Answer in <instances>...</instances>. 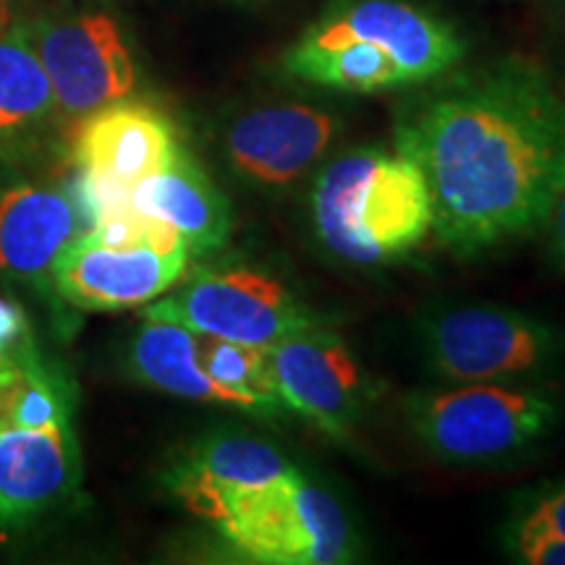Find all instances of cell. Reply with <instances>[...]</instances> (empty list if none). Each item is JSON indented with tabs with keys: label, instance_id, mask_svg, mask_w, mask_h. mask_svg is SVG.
<instances>
[{
	"label": "cell",
	"instance_id": "obj_13",
	"mask_svg": "<svg viewBox=\"0 0 565 565\" xmlns=\"http://www.w3.org/2000/svg\"><path fill=\"white\" fill-rule=\"evenodd\" d=\"M82 448L74 422L0 429V532H24L79 490Z\"/></svg>",
	"mask_w": 565,
	"mask_h": 565
},
{
	"label": "cell",
	"instance_id": "obj_14",
	"mask_svg": "<svg viewBox=\"0 0 565 565\" xmlns=\"http://www.w3.org/2000/svg\"><path fill=\"white\" fill-rule=\"evenodd\" d=\"M288 469V458L263 437L212 433L175 458L166 471V487L189 513L215 526L238 500Z\"/></svg>",
	"mask_w": 565,
	"mask_h": 565
},
{
	"label": "cell",
	"instance_id": "obj_25",
	"mask_svg": "<svg viewBox=\"0 0 565 565\" xmlns=\"http://www.w3.org/2000/svg\"><path fill=\"white\" fill-rule=\"evenodd\" d=\"M561 3H565V0H561Z\"/></svg>",
	"mask_w": 565,
	"mask_h": 565
},
{
	"label": "cell",
	"instance_id": "obj_7",
	"mask_svg": "<svg viewBox=\"0 0 565 565\" xmlns=\"http://www.w3.org/2000/svg\"><path fill=\"white\" fill-rule=\"evenodd\" d=\"M424 351L454 383H511L553 370L565 343L547 322L519 309L466 303L424 322Z\"/></svg>",
	"mask_w": 565,
	"mask_h": 565
},
{
	"label": "cell",
	"instance_id": "obj_12",
	"mask_svg": "<svg viewBox=\"0 0 565 565\" xmlns=\"http://www.w3.org/2000/svg\"><path fill=\"white\" fill-rule=\"evenodd\" d=\"M189 252H160L152 246H103L79 236L53 267V291L84 312H121L145 307L179 286Z\"/></svg>",
	"mask_w": 565,
	"mask_h": 565
},
{
	"label": "cell",
	"instance_id": "obj_19",
	"mask_svg": "<svg viewBox=\"0 0 565 565\" xmlns=\"http://www.w3.org/2000/svg\"><path fill=\"white\" fill-rule=\"evenodd\" d=\"M76 387L40 351L0 364V429H42L74 422Z\"/></svg>",
	"mask_w": 565,
	"mask_h": 565
},
{
	"label": "cell",
	"instance_id": "obj_15",
	"mask_svg": "<svg viewBox=\"0 0 565 565\" xmlns=\"http://www.w3.org/2000/svg\"><path fill=\"white\" fill-rule=\"evenodd\" d=\"M89 228L74 192L42 183L0 189V273L38 291L53 288V267Z\"/></svg>",
	"mask_w": 565,
	"mask_h": 565
},
{
	"label": "cell",
	"instance_id": "obj_5",
	"mask_svg": "<svg viewBox=\"0 0 565 565\" xmlns=\"http://www.w3.org/2000/svg\"><path fill=\"white\" fill-rule=\"evenodd\" d=\"M215 529L233 553L259 565H338L359 553L345 508L294 466L238 500Z\"/></svg>",
	"mask_w": 565,
	"mask_h": 565
},
{
	"label": "cell",
	"instance_id": "obj_11",
	"mask_svg": "<svg viewBox=\"0 0 565 565\" xmlns=\"http://www.w3.org/2000/svg\"><path fill=\"white\" fill-rule=\"evenodd\" d=\"M71 150L82 175L131 194L139 181L171 166L183 145L166 110L124 97L79 118Z\"/></svg>",
	"mask_w": 565,
	"mask_h": 565
},
{
	"label": "cell",
	"instance_id": "obj_1",
	"mask_svg": "<svg viewBox=\"0 0 565 565\" xmlns=\"http://www.w3.org/2000/svg\"><path fill=\"white\" fill-rule=\"evenodd\" d=\"M395 116V150L419 168L433 233L475 257L547 223L565 181V95L524 55L419 84Z\"/></svg>",
	"mask_w": 565,
	"mask_h": 565
},
{
	"label": "cell",
	"instance_id": "obj_16",
	"mask_svg": "<svg viewBox=\"0 0 565 565\" xmlns=\"http://www.w3.org/2000/svg\"><path fill=\"white\" fill-rule=\"evenodd\" d=\"M131 204L168 223L189 246V254L221 252L231 238V202L207 171L186 150L160 173L131 189Z\"/></svg>",
	"mask_w": 565,
	"mask_h": 565
},
{
	"label": "cell",
	"instance_id": "obj_21",
	"mask_svg": "<svg viewBox=\"0 0 565 565\" xmlns=\"http://www.w3.org/2000/svg\"><path fill=\"white\" fill-rule=\"evenodd\" d=\"M34 351H38V343H34L32 324L26 320L24 309L0 296V364Z\"/></svg>",
	"mask_w": 565,
	"mask_h": 565
},
{
	"label": "cell",
	"instance_id": "obj_24",
	"mask_svg": "<svg viewBox=\"0 0 565 565\" xmlns=\"http://www.w3.org/2000/svg\"><path fill=\"white\" fill-rule=\"evenodd\" d=\"M547 231V246H550V257H553L555 267H561L565 273V181L557 192L553 210H550L545 228Z\"/></svg>",
	"mask_w": 565,
	"mask_h": 565
},
{
	"label": "cell",
	"instance_id": "obj_3",
	"mask_svg": "<svg viewBox=\"0 0 565 565\" xmlns=\"http://www.w3.org/2000/svg\"><path fill=\"white\" fill-rule=\"evenodd\" d=\"M315 238L356 267L398 263L433 233V202L414 160L385 147H353L315 175L309 194Z\"/></svg>",
	"mask_w": 565,
	"mask_h": 565
},
{
	"label": "cell",
	"instance_id": "obj_18",
	"mask_svg": "<svg viewBox=\"0 0 565 565\" xmlns=\"http://www.w3.org/2000/svg\"><path fill=\"white\" fill-rule=\"evenodd\" d=\"M55 95L24 30H0V160L21 154L55 121Z\"/></svg>",
	"mask_w": 565,
	"mask_h": 565
},
{
	"label": "cell",
	"instance_id": "obj_9",
	"mask_svg": "<svg viewBox=\"0 0 565 565\" xmlns=\"http://www.w3.org/2000/svg\"><path fill=\"white\" fill-rule=\"evenodd\" d=\"M270 372L286 412L345 440L370 406L374 387L335 330L315 324L267 345Z\"/></svg>",
	"mask_w": 565,
	"mask_h": 565
},
{
	"label": "cell",
	"instance_id": "obj_17",
	"mask_svg": "<svg viewBox=\"0 0 565 565\" xmlns=\"http://www.w3.org/2000/svg\"><path fill=\"white\" fill-rule=\"evenodd\" d=\"M129 372L152 391L196 404H215L244 412L236 395L202 370L196 359V333L175 322L145 320L129 345Z\"/></svg>",
	"mask_w": 565,
	"mask_h": 565
},
{
	"label": "cell",
	"instance_id": "obj_6",
	"mask_svg": "<svg viewBox=\"0 0 565 565\" xmlns=\"http://www.w3.org/2000/svg\"><path fill=\"white\" fill-rule=\"evenodd\" d=\"M141 320L175 322L194 333L267 349L322 324V315L273 273L249 265H217L145 303Z\"/></svg>",
	"mask_w": 565,
	"mask_h": 565
},
{
	"label": "cell",
	"instance_id": "obj_8",
	"mask_svg": "<svg viewBox=\"0 0 565 565\" xmlns=\"http://www.w3.org/2000/svg\"><path fill=\"white\" fill-rule=\"evenodd\" d=\"M21 30L51 79L61 118L76 124L137 92V58L110 13H45L21 24Z\"/></svg>",
	"mask_w": 565,
	"mask_h": 565
},
{
	"label": "cell",
	"instance_id": "obj_10",
	"mask_svg": "<svg viewBox=\"0 0 565 565\" xmlns=\"http://www.w3.org/2000/svg\"><path fill=\"white\" fill-rule=\"evenodd\" d=\"M341 134L338 110L303 100H275L231 116L221 145L228 166L244 181L282 189L312 171Z\"/></svg>",
	"mask_w": 565,
	"mask_h": 565
},
{
	"label": "cell",
	"instance_id": "obj_2",
	"mask_svg": "<svg viewBox=\"0 0 565 565\" xmlns=\"http://www.w3.org/2000/svg\"><path fill=\"white\" fill-rule=\"evenodd\" d=\"M466 51L461 30L424 0H324L280 63L312 87L377 95L433 82Z\"/></svg>",
	"mask_w": 565,
	"mask_h": 565
},
{
	"label": "cell",
	"instance_id": "obj_20",
	"mask_svg": "<svg viewBox=\"0 0 565 565\" xmlns=\"http://www.w3.org/2000/svg\"><path fill=\"white\" fill-rule=\"evenodd\" d=\"M196 359L217 385L236 395L246 414L275 419L286 412L263 345H246L196 333Z\"/></svg>",
	"mask_w": 565,
	"mask_h": 565
},
{
	"label": "cell",
	"instance_id": "obj_22",
	"mask_svg": "<svg viewBox=\"0 0 565 565\" xmlns=\"http://www.w3.org/2000/svg\"><path fill=\"white\" fill-rule=\"evenodd\" d=\"M526 534H557L565 536V484L534 500L532 508L521 515L513 536Z\"/></svg>",
	"mask_w": 565,
	"mask_h": 565
},
{
	"label": "cell",
	"instance_id": "obj_4",
	"mask_svg": "<svg viewBox=\"0 0 565 565\" xmlns=\"http://www.w3.org/2000/svg\"><path fill=\"white\" fill-rule=\"evenodd\" d=\"M404 408L424 448L448 463L503 461L542 440L561 416L553 395L511 383L414 393Z\"/></svg>",
	"mask_w": 565,
	"mask_h": 565
},
{
	"label": "cell",
	"instance_id": "obj_23",
	"mask_svg": "<svg viewBox=\"0 0 565 565\" xmlns=\"http://www.w3.org/2000/svg\"><path fill=\"white\" fill-rule=\"evenodd\" d=\"M513 553L529 565H565V536L526 534L513 536Z\"/></svg>",
	"mask_w": 565,
	"mask_h": 565
}]
</instances>
